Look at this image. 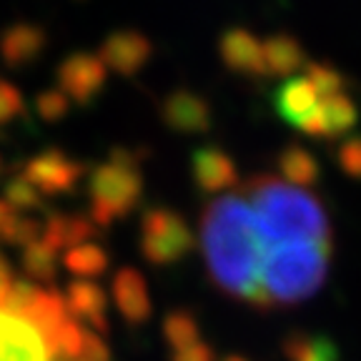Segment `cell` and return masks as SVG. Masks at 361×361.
Instances as JSON below:
<instances>
[{"label":"cell","mask_w":361,"mask_h":361,"mask_svg":"<svg viewBox=\"0 0 361 361\" xmlns=\"http://www.w3.org/2000/svg\"><path fill=\"white\" fill-rule=\"evenodd\" d=\"M151 56V40L138 30H116L103 40L101 51H98L103 66L121 75H135L138 71H143Z\"/></svg>","instance_id":"cell-9"},{"label":"cell","mask_w":361,"mask_h":361,"mask_svg":"<svg viewBox=\"0 0 361 361\" xmlns=\"http://www.w3.org/2000/svg\"><path fill=\"white\" fill-rule=\"evenodd\" d=\"M106 71L103 61L90 53H73L58 68V85L61 93L68 101L75 103H90L101 93L106 83Z\"/></svg>","instance_id":"cell-7"},{"label":"cell","mask_w":361,"mask_h":361,"mask_svg":"<svg viewBox=\"0 0 361 361\" xmlns=\"http://www.w3.org/2000/svg\"><path fill=\"white\" fill-rule=\"evenodd\" d=\"M274 101H276L279 116L291 126H296L306 113H311L322 103V98L314 90V85L306 80V75H293V78H286L279 85Z\"/></svg>","instance_id":"cell-15"},{"label":"cell","mask_w":361,"mask_h":361,"mask_svg":"<svg viewBox=\"0 0 361 361\" xmlns=\"http://www.w3.org/2000/svg\"><path fill=\"white\" fill-rule=\"evenodd\" d=\"M171 361H216V356H214V349H211V346L201 338V341L186 346V349L173 351Z\"/></svg>","instance_id":"cell-30"},{"label":"cell","mask_w":361,"mask_h":361,"mask_svg":"<svg viewBox=\"0 0 361 361\" xmlns=\"http://www.w3.org/2000/svg\"><path fill=\"white\" fill-rule=\"evenodd\" d=\"M331 264V241L274 243L259 274L256 309H279L311 299L324 286Z\"/></svg>","instance_id":"cell-3"},{"label":"cell","mask_w":361,"mask_h":361,"mask_svg":"<svg viewBox=\"0 0 361 361\" xmlns=\"http://www.w3.org/2000/svg\"><path fill=\"white\" fill-rule=\"evenodd\" d=\"M18 111H20V96H18V90L6 83H0V121L13 118Z\"/></svg>","instance_id":"cell-31"},{"label":"cell","mask_w":361,"mask_h":361,"mask_svg":"<svg viewBox=\"0 0 361 361\" xmlns=\"http://www.w3.org/2000/svg\"><path fill=\"white\" fill-rule=\"evenodd\" d=\"M38 111L43 118L48 121H58L63 113L68 111V98L63 96L61 90H48L38 98Z\"/></svg>","instance_id":"cell-28"},{"label":"cell","mask_w":361,"mask_h":361,"mask_svg":"<svg viewBox=\"0 0 361 361\" xmlns=\"http://www.w3.org/2000/svg\"><path fill=\"white\" fill-rule=\"evenodd\" d=\"M96 233V226L90 219L83 216H53L48 224L43 226V236L40 241L45 246H51L53 251H61L63 246H80V243H88V238Z\"/></svg>","instance_id":"cell-17"},{"label":"cell","mask_w":361,"mask_h":361,"mask_svg":"<svg viewBox=\"0 0 361 361\" xmlns=\"http://www.w3.org/2000/svg\"><path fill=\"white\" fill-rule=\"evenodd\" d=\"M164 338L173 351L186 349V346L201 341V331L198 324L188 311H171L164 319Z\"/></svg>","instance_id":"cell-23"},{"label":"cell","mask_w":361,"mask_h":361,"mask_svg":"<svg viewBox=\"0 0 361 361\" xmlns=\"http://www.w3.org/2000/svg\"><path fill=\"white\" fill-rule=\"evenodd\" d=\"M88 193L93 226H111L113 221L128 216L143 193L138 161L126 151H118L90 173Z\"/></svg>","instance_id":"cell-4"},{"label":"cell","mask_w":361,"mask_h":361,"mask_svg":"<svg viewBox=\"0 0 361 361\" xmlns=\"http://www.w3.org/2000/svg\"><path fill=\"white\" fill-rule=\"evenodd\" d=\"M324 118H326V138H341L344 133H349L359 121V111H356L354 101L344 93L322 101Z\"/></svg>","instance_id":"cell-21"},{"label":"cell","mask_w":361,"mask_h":361,"mask_svg":"<svg viewBox=\"0 0 361 361\" xmlns=\"http://www.w3.org/2000/svg\"><path fill=\"white\" fill-rule=\"evenodd\" d=\"M201 248L214 283L231 299L256 306L266 238L254 211L238 191L224 193L206 206L201 219Z\"/></svg>","instance_id":"cell-1"},{"label":"cell","mask_w":361,"mask_h":361,"mask_svg":"<svg viewBox=\"0 0 361 361\" xmlns=\"http://www.w3.org/2000/svg\"><path fill=\"white\" fill-rule=\"evenodd\" d=\"M191 173L203 193H221L238 186V171L233 158L216 146L196 148L191 156Z\"/></svg>","instance_id":"cell-12"},{"label":"cell","mask_w":361,"mask_h":361,"mask_svg":"<svg viewBox=\"0 0 361 361\" xmlns=\"http://www.w3.org/2000/svg\"><path fill=\"white\" fill-rule=\"evenodd\" d=\"M221 61L228 71L246 78H266L264 40L246 28H228L219 40Z\"/></svg>","instance_id":"cell-10"},{"label":"cell","mask_w":361,"mask_h":361,"mask_svg":"<svg viewBox=\"0 0 361 361\" xmlns=\"http://www.w3.org/2000/svg\"><path fill=\"white\" fill-rule=\"evenodd\" d=\"M80 359H83V361H111V351H108L106 341H103V338L98 336V334L85 331Z\"/></svg>","instance_id":"cell-29"},{"label":"cell","mask_w":361,"mask_h":361,"mask_svg":"<svg viewBox=\"0 0 361 361\" xmlns=\"http://www.w3.org/2000/svg\"><path fill=\"white\" fill-rule=\"evenodd\" d=\"M193 248L188 224L171 209H148L141 216V254L153 266H171L183 261Z\"/></svg>","instance_id":"cell-5"},{"label":"cell","mask_w":361,"mask_h":361,"mask_svg":"<svg viewBox=\"0 0 361 361\" xmlns=\"http://www.w3.org/2000/svg\"><path fill=\"white\" fill-rule=\"evenodd\" d=\"M224 361H248L246 356H238V354H231V356H226Z\"/></svg>","instance_id":"cell-33"},{"label":"cell","mask_w":361,"mask_h":361,"mask_svg":"<svg viewBox=\"0 0 361 361\" xmlns=\"http://www.w3.org/2000/svg\"><path fill=\"white\" fill-rule=\"evenodd\" d=\"M0 361H56L43 329L0 306Z\"/></svg>","instance_id":"cell-6"},{"label":"cell","mask_w":361,"mask_h":361,"mask_svg":"<svg viewBox=\"0 0 361 361\" xmlns=\"http://www.w3.org/2000/svg\"><path fill=\"white\" fill-rule=\"evenodd\" d=\"M23 269L33 281H51L58 269L56 251L51 246H45L43 241L28 243L23 248Z\"/></svg>","instance_id":"cell-24"},{"label":"cell","mask_w":361,"mask_h":361,"mask_svg":"<svg viewBox=\"0 0 361 361\" xmlns=\"http://www.w3.org/2000/svg\"><path fill=\"white\" fill-rule=\"evenodd\" d=\"M161 118L176 133L198 135L211 128V106L188 88H178L161 101Z\"/></svg>","instance_id":"cell-11"},{"label":"cell","mask_w":361,"mask_h":361,"mask_svg":"<svg viewBox=\"0 0 361 361\" xmlns=\"http://www.w3.org/2000/svg\"><path fill=\"white\" fill-rule=\"evenodd\" d=\"M264 63L266 75L293 78V73L306 66V53L293 35L276 33L264 40Z\"/></svg>","instance_id":"cell-16"},{"label":"cell","mask_w":361,"mask_h":361,"mask_svg":"<svg viewBox=\"0 0 361 361\" xmlns=\"http://www.w3.org/2000/svg\"><path fill=\"white\" fill-rule=\"evenodd\" d=\"M43 48V33L33 25H16L3 40V51H6L11 63H23L38 56Z\"/></svg>","instance_id":"cell-22"},{"label":"cell","mask_w":361,"mask_h":361,"mask_svg":"<svg viewBox=\"0 0 361 361\" xmlns=\"http://www.w3.org/2000/svg\"><path fill=\"white\" fill-rule=\"evenodd\" d=\"M336 158H338L341 171H344L349 178L361 180V138L359 135H356V138H346V141L341 143V148H338Z\"/></svg>","instance_id":"cell-27"},{"label":"cell","mask_w":361,"mask_h":361,"mask_svg":"<svg viewBox=\"0 0 361 361\" xmlns=\"http://www.w3.org/2000/svg\"><path fill=\"white\" fill-rule=\"evenodd\" d=\"M6 201L11 203V209H38L40 206V193L30 186L25 178H16L13 183H8L6 188Z\"/></svg>","instance_id":"cell-26"},{"label":"cell","mask_w":361,"mask_h":361,"mask_svg":"<svg viewBox=\"0 0 361 361\" xmlns=\"http://www.w3.org/2000/svg\"><path fill=\"white\" fill-rule=\"evenodd\" d=\"M13 271H11V266H8V261L0 256V306L6 304V299H8V293H11V288H13Z\"/></svg>","instance_id":"cell-32"},{"label":"cell","mask_w":361,"mask_h":361,"mask_svg":"<svg viewBox=\"0 0 361 361\" xmlns=\"http://www.w3.org/2000/svg\"><path fill=\"white\" fill-rule=\"evenodd\" d=\"M279 171H281V178L286 183L299 188L311 186L319 178V173H322L316 158L304 146H299V143H291V146H286L281 151V156H279Z\"/></svg>","instance_id":"cell-19"},{"label":"cell","mask_w":361,"mask_h":361,"mask_svg":"<svg viewBox=\"0 0 361 361\" xmlns=\"http://www.w3.org/2000/svg\"><path fill=\"white\" fill-rule=\"evenodd\" d=\"M61 361H83V359H61Z\"/></svg>","instance_id":"cell-34"},{"label":"cell","mask_w":361,"mask_h":361,"mask_svg":"<svg viewBox=\"0 0 361 361\" xmlns=\"http://www.w3.org/2000/svg\"><path fill=\"white\" fill-rule=\"evenodd\" d=\"M113 301L130 326L146 324L151 319V293L146 279L135 269H121L113 276Z\"/></svg>","instance_id":"cell-13"},{"label":"cell","mask_w":361,"mask_h":361,"mask_svg":"<svg viewBox=\"0 0 361 361\" xmlns=\"http://www.w3.org/2000/svg\"><path fill=\"white\" fill-rule=\"evenodd\" d=\"M238 193L248 201L256 226L269 246L331 241L326 211L306 188L291 186L274 176H254L243 180Z\"/></svg>","instance_id":"cell-2"},{"label":"cell","mask_w":361,"mask_h":361,"mask_svg":"<svg viewBox=\"0 0 361 361\" xmlns=\"http://www.w3.org/2000/svg\"><path fill=\"white\" fill-rule=\"evenodd\" d=\"M80 176H83V166L53 148V151L35 156L25 166V176L23 178L28 180L38 193H66L78 183Z\"/></svg>","instance_id":"cell-8"},{"label":"cell","mask_w":361,"mask_h":361,"mask_svg":"<svg viewBox=\"0 0 361 361\" xmlns=\"http://www.w3.org/2000/svg\"><path fill=\"white\" fill-rule=\"evenodd\" d=\"M66 269L78 279H96L108 269V254L96 243H80V246L68 248Z\"/></svg>","instance_id":"cell-20"},{"label":"cell","mask_w":361,"mask_h":361,"mask_svg":"<svg viewBox=\"0 0 361 361\" xmlns=\"http://www.w3.org/2000/svg\"><path fill=\"white\" fill-rule=\"evenodd\" d=\"M283 356L288 361H341L336 344L314 334H288L283 338Z\"/></svg>","instance_id":"cell-18"},{"label":"cell","mask_w":361,"mask_h":361,"mask_svg":"<svg viewBox=\"0 0 361 361\" xmlns=\"http://www.w3.org/2000/svg\"><path fill=\"white\" fill-rule=\"evenodd\" d=\"M306 80L314 85L319 98H331L344 93V78L336 68L326 66V63H306Z\"/></svg>","instance_id":"cell-25"},{"label":"cell","mask_w":361,"mask_h":361,"mask_svg":"<svg viewBox=\"0 0 361 361\" xmlns=\"http://www.w3.org/2000/svg\"><path fill=\"white\" fill-rule=\"evenodd\" d=\"M66 309L75 322H85L96 331H106L108 316H106V291L96 281H75L68 283L66 288Z\"/></svg>","instance_id":"cell-14"}]
</instances>
